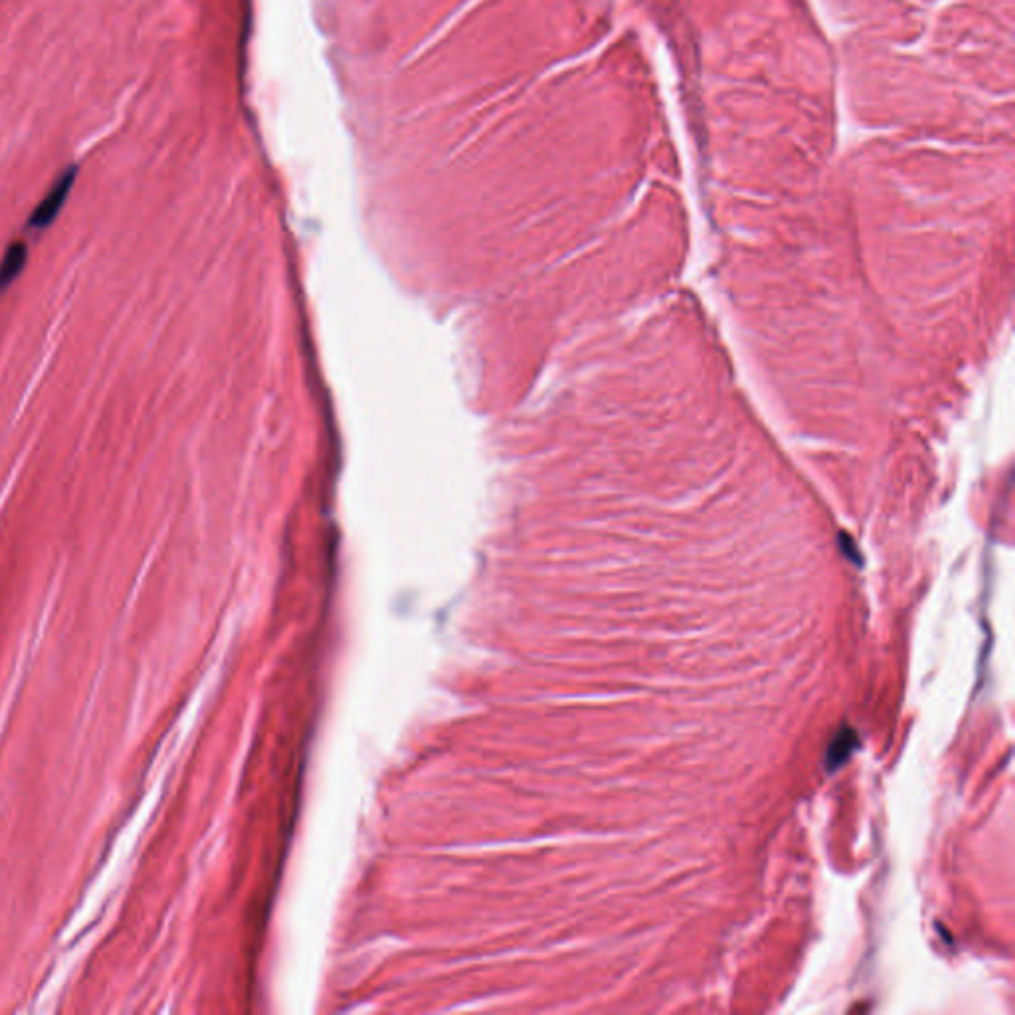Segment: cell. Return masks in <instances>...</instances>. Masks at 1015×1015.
Segmentation results:
<instances>
[{
  "label": "cell",
  "mask_w": 1015,
  "mask_h": 1015,
  "mask_svg": "<svg viewBox=\"0 0 1015 1015\" xmlns=\"http://www.w3.org/2000/svg\"><path fill=\"white\" fill-rule=\"evenodd\" d=\"M857 746H859V738H857L853 728L839 730L837 736L831 740L829 750H827V758H825L827 770L829 772L839 770L851 758V754L857 750Z\"/></svg>",
  "instance_id": "3"
},
{
  "label": "cell",
  "mask_w": 1015,
  "mask_h": 1015,
  "mask_svg": "<svg viewBox=\"0 0 1015 1015\" xmlns=\"http://www.w3.org/2000/svg\"><path fill=\"white\" fill-rule=\"evenodd\" d=\"M74 179H76V169H70V171H66L56 181L52 191L44 197V201L30 215L28 228H32V230H44L46 226H50L56 221V217L60 215V211H62V207H64V203H66V199L70 195Z\"/></svg>",
  "instance_id": "1"
},
{
  "label": "cell",
  "mask_w": 1015,
  "mask_h": 1015,
  "mask_svg": "<svg viewBox=\"0 0 1015 1015\" xmlns=\"http://www.w3.org/2000/svg\"><path fill=\"white\" fill-rule=\"evenodd\" d=\"M28 260V248L24 242H10L0 260V292L10 288L22 274Z\"/></svg>",
  "instance_id": "2"
}]
</instances>
